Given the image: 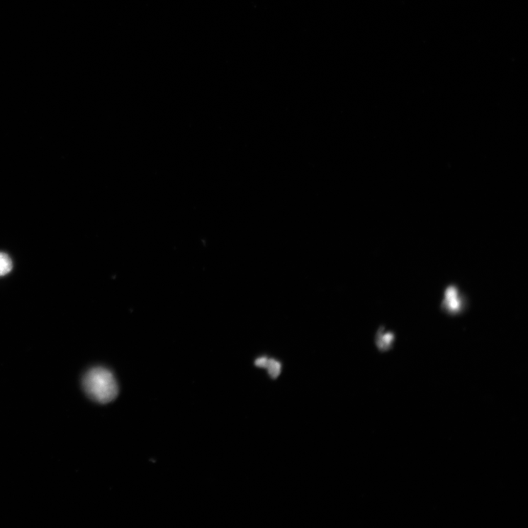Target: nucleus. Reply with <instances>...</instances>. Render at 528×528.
<instances>
[{
	"label": "nucleus",
	"mask_w": 528,
	"mask_h": 528,
	"mask_svg": "<svg viewBox=\"0 0 528 528\" xmlns=\"http://www.w3.org/2000/svg\"><path fill=\"white\" fill-rule=\"evenodd\" d=\"M82 386L89 398L100 404L111 403L118 394L115 376L111 371L102 367L89 370L83 377Z\"/></svg>",
	"instance_id": "nucleus-1"
},
{
	"label": "nucleus",
	"mask_w": 528,
	"mask_h": 528,
	"mask_svg": "<svg viewBox=\"0 0 528 528\" xmlns=\"http://www.w3.org/2000/svg\"><path fill=\"white\" fill-rule=\"evenodd\" d=\"M469 307L468 296L456 283L447 286L443 292L440 310L449 316H457L467 311Z\"/></svg>",
	"instance_id": "nucleus-2"
},
{
	"label": "nucleus",
	"mask_w": 528,
	"mask_h": 528,
	"mask_svg": "<svg viewBox=\"0 0 528 528\" xmlns=\"http://www.w3.org/2000/svg\"><path fill=\"white\" fill-rule=\"evenodd\" d=\"M395 341V334L393 331H386L384 326H381L376 332L375 344L381 352H387L393 349Z\"/></svg>",
	"instance_id": "nucleus-3"
},
{
	"label": "nucleus",
	"mask_w": 528,
	"mask_h": 528,
	"mask_svg": "<svg viewBox=\"0 0 528 528\" xmlns=\"http://www.w3.org/2000/svg\"><path fill=\"white\" fill-rule=\"evenodd\" d=\"M265 369L271 378L276 379L281 373L282 365L276 359L268 358Z\"/></svg>",
	"instance_id": "nucleus-4"
},
{
	"label": "nucleus",
	"mask_w": 528,
	"mask_h": 528,
	"mask_svg": "<svg viewBox=\"0 0 528 528\" xmlns=\"http://www.w3.org/2000/svg\"><path fill=\"white\" fill-rule=\"evenodd\" d=\"M13 268L11 258L5 252H0V277L5 276Z\"/></svg>",
	"instance_id": "nucleus-5"
},
{
	"label": "nucleus",
	"mask_w": 528,
	"mask_h": 528,
	"mask_svg": "<svg viewBox=\"0 0 528 528\" xmlns=\"http://www.w3.org/2000/svg\"><path fill=\"white\" fill-rule=\"evenodd\" d=\"M267 361H268V357L267 356H261V357H259V358L257 359L254 364L258 368L265 369V366L266 365Z\"/></svg>",
	"instance_id": "nucleus-6"
}]
</instances>
